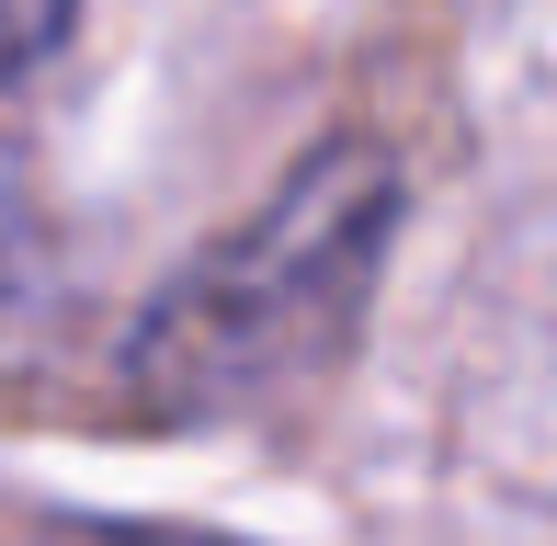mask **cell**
I'll use <instances>...</instances> for the list:
<instances>
[{
  "instance_id": "obj_2",
  "label": "cell",
  "mask_w": 557,
  "mask_h": 546,
  "mask_svg": "<svg viewBox=\"0 0 557 546\" xmlns=\"http://www.w3.org/2000/svg\"><path fill=\"white\" fill-rule=\"evenodd\" d=\"M69 12H81V0H0V91H12L23 69H46V58H58Z\"/></svg>"
},
{
  "instance_id": "obj_1",
  "label": "cell",
  "mask_w": 557,
  "mask_h": 546,
  "mask_svg": "<svg viewBox=\"0 0 557 546\" xmlns=\"http://www.w3.org/2000/svg\"><path fill=\"white\" fill-rule=\"evenodd\" d=\"M398 239V160L375 137H331L239 239L148 296L125 331V399L148 421H227L308 364H331Z\"/></svg>"
}]
</instances>
